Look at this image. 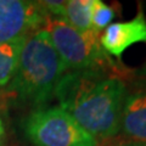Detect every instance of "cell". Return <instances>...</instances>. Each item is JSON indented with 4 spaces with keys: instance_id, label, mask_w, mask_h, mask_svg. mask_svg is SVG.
<instances>
[{
    "instance_id": "1",
    "label": "cell",
    "mask_w": 146,
    "mask_h": 146,
    "mask_svg": "<svg viewBox=\"0 0 146 146\" xmlns=\"http://www.w3.org/2000/svg\"><path fill=\"white\" fill-rule=\"evenodd\" d=\"M55 95L60 107L95 139H107L119 131L125 85L118 78H102L95 70L65 73Z\"/></svg>"
},
{
    "instance_id": "3",
    "label": "cell",
    "mask_w": 146,
    "mask_h": 146,
    "mask_svg": "<svg viewBox=\"0 0 146 146\" xmlns=\"http://www.w3.org/2000/svg\"><path fill=\"white\" fill-rule=\"evenodd\" d=\"M23 128L35 146H98L96 139L60 106L32 112Z\"/></svg>"
},
{
    "instance_id": "11",
    "label": "cell",
    "mask_w": 146,
    "mask_h": 146,
    "mask_svg": "<svg viewBox=\"0 0 146 146\" xmlns=\"http://www.w3.org/2000/svg\"><path fill=\"white\" fill-rule=\"evenodd\" d=\"M65 3L66 1H50V0L39 1L46 15L56 16V18H61V20H63V15H65Z\"/></svg>"
},
{
    "instance_id": "9",
    "label": "cell",
    "mask_w": 146,
    "mask_h": 146,
    "mask_svg": "<svg viewBox=\"0 0 146 146\" xmlns=\"http://www.w3.org/2000/svg\"><path fill=\"white\" fill-rule=\"evenodd\" d=\"M93 0H70L65 3L63 21L80 32L93 31L91 25ZM95 31V29H94Z\"/></svg>"
},
{
    "instance_id": "7",
    "label": "cell",
    "mask_w": 146,
    "mask_h": 146,
    "mask_svg": "<svg viewBox=\"0 0 146 146\" xmlns=\"http://www.w3.org/2000/svg\"><path fill=\"white\" fill-rule=\"evenodd\" d=\"M121 128L127 136L146 144V91H136L125 98Z\"/></svg>"
},
{
    "instance_id": "5",
    "label": "cell",
    "mask_w": 146,
    "mask_h": 146,
    "mask_svg": "<svg viewBox=\"0 0 146 146\" xmlns=\"http://www.w3.org/2000/svg\"><path fill=\"white\" fill-rule=\"evenodd\" d=\"M46 17L39 1L0 0V44L38 31Z\"/></svg>"
},
{
    "instance_id": "10",
    "label": "cell",
    "mask_w": 146,
    "mask_h": 146,
    "mask_svg": "<svg viewBox=\"0 0 146 146\" xmlns=\"http://www.w3.org/2000/svg\"><path fill=\"white\" fill-rule=\"evenodd\" d=\"M115 17V11L111 6L106 5L101 0H93L91 9V25L93 28L100 32V29L107 28Z\"/></svg>"
},
{
    "instance_id": "8",
    "label": "cell",
    "mask_w": 146,
    "mask_h": 146,
    "mask_svg": "<svg viewBox=\"0 0 146 146\" xmlns=\"http://www.w3.org/2000/svg\"><path fill=\"white\" fill-rule=\"evenodd\" d=\"M27 36L0 44V88L7 86L16 74L18 61L25 46Z\"/></svg>"
},
{
    "instance_id": "13",
    "label": "cell",
    "mask_w": 146,
    "mask_h": 146,
    "mask_svg": "<svg viewBox=\"0 0 146 146\" xmlns=\"http://www.w3.org/2000/svg\"><path fill=\"white\" fill-rule=\"evenodd\" d=\"M119 146H146V144H141V143H133V144H124V145H119Z\"/></svg>"
},
{
    "instance_id": "4",
    "label": "cell",
    "mask_w": 146,
    "mask_h": 146,
    "mask_svg": "<svg viewBox=\"0 0 146 146\" xmlns=\"http://www.w3.org/2000/svg\"><path fill=\"white\" fill-rule=\"evenodd\" d=\"M46 32L66 70H94L105 60L99 32H80L61 18L46 20Z\"/></svg>"
},
{
    "instance_id": "6",
    "label": "cell",
    "mask_w": 146,
    "mask_h": 146,
    "mask_svg": "<svg viewBox=\"0 0 146 146\" xmlns=\"http://www.w3.org/2000/svg\"><path fill=\"white\" fill-rule=\"evenodd\" d=\"M146 44V18L143 11L133 20L111 23L100 36V44L106 52L121 57L125 50L134 44Z\"/></svg>"
},
{
    "instance_id": "12",
    "label": "cell",
    "mask_w": 146,
    "mask_h": 146,
    "mask_svg": "<svg viewBox=\"0 0 146 146\" xmlns=\"http://www.w3.org/2000/svg\"><path fill=\"white\" fill-rule=\"evenodd\" d=\"M6 139V129H5V123H4L3 117L0 116V146L5 145Z\"/></svg>"
},
{
    "instance_id": "2",
    "label": "cell",
    "mask_w": 146,
    "mask_h": 146,
    "mask_svg": "<svg viewBox=\"0 0 146 146\" xmlns=\"http://www.w3.org/2000/svg\"><path fill=\"white\" fill-rule=\"evenodd\" d=\"M66 72L46 29H38L27 38L16 74L7 85L6 93L40 106L55 95V89Z\"/></svg>"
}]
</instances>
